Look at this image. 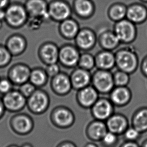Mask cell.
I'll return each instance as SVG.
<instances>
[{"instance_id":"cell-1","label":"cell","mask_w":147,"mask_h":147,"mask_svg":"<svg viewBox=\"0 0 147 147\" xmlns=\"http://www.w3.org/2000/svg\"><path fill=\"white\" fill-rule=\"evenodd\" d=\"M94 5V10L91 16L86 18L78 16L76 12H71L70 18L78 23L80 30L89 29L94 32L96 42L92 50L96 52L102 50L100 44L101 35L107 31L114 32L117 22L109 16L110 8L115 4L123 5L128 8L134 4H140L147 10V2L143 0H90Z\"/></svg>"},{"instance_id":"cell-2","label":"cell","mask_w":147,"mask_h":147,"mask_svg":"<svg viewBox=\"0 0 147 147\" xmlns=\"http://www.w3.org/2000/svg\"><path fill=\"white\" fill-rule=\"evenodd\" d=\"M28 15L23 4L19 2L11 3L5 9V22L12 29H19L26 24Z\"/></svg>"},{"instance_id":"cell-3","label":"cell","mask_w":147,"mask_h":147,"mask_svg":"<svg viewBox=\"0 0 147 147\" xmlns=\"http://www.w3.org/2000/svg\"><path fill=\"white\" fill-rule=\"evenodd\" d=\"M92 81L99 93H110L115 87L113 74L109 70L96 71L92 76Z\"/></svg>"},{"instance_id":"cell-4","label":"cell","mask_w":147,"mask_h":147,"mask_svg":"<svg viewBox=\"0 0 147 147\" xmlns=\"http://www.w3.org/2000/svg\"><path fill=\"white\" fill-rule=\"evenodd\" d=\"M6 111L11 113H18L27 105V99L19 90L13 89L2 97Z\"/></svg>"},{"instance_id":"cell-5","label":"cell","mask_w":147,"mask_h":147,"mask_svg":"<svg viewBox=\"0 0 147 147\" xmlns=\"http://www.w3.org/2000/svg\"><path fill=\"white\" fill-rule=\"evenodd\" d=\"M115 56V65L119 70L129 74L137 67V56L133 52L127 50H120Z\"/></svg>"},{"instance_id":"cell-6","label":"cell","mask_w":147,"mask_h":147,"mask_svg":"<svg viewBox=\"0 0 147 147\" xmlns=\"http://www.w3.org/2000/svg\"><path fill=\"white\" fill-rule=\"evenodd\" d=\"M10 127L14 133L24 135L30 133L33 129V121L30 116L25 113H17L11 118Z\"/></svg>"},{"instance_id":"cell-7","label":"cell","mask_w":147,"mask_h":147,"mask_svg":"<svg viewBox=\"0 0 147 147\" xmlns=\"http://www.w3.org/2000/svg\"><path fill=\"white\" fill-rule=\"evenodd\" d=\"M49 105V98L45 92L37 90L27 98V105L31 112L38 114L45 112Z\"/></svg>"},{"instance_id":"cell-8","label":"cell","mask_w":147,"mask_h":147,"mask_svg":"<svg viewBox=\"0 0 147 147\" xmlns=\"http://www.w3.org/2000/svg\"><path fill=\"white\" fill-rule=\"evenodd\" d=\"M114 32L121 42L125 43L130 42L136 37L135 25L133 22L125 18L117 22Z\"/></svg>"},{"instance_id":"cell-9","label":"cell","mask_w":147,"mask_h":147,"mask_svg":"<svg viewBox=\"0 0 147 147\" xmlns=\"http://www.w3.org/2000/svg\"><path fill=\"white\" fill-rule=\"evenodd\" d=\"M31 70L28 66L22 63H17L8 70L7 78L14 85H21L29 81Z\"/></svg>"},{"instance_id":"cell-10","label":"cell","mask_w":147,"mask_h":147,"mask_svg":"<svg viewBox=\"0 0 147 147\" xmlns=\"http://www.w3.org/2000/svg\"><path fill=\"white\" fill-rule=\"evenodd\" d=\"M110 99L99 98L91 108L92 113L96 120L105 121L114 113V106Z\"/></svg>"},{"instance_id":"cell-11","label":"cell","mask_w":147,"mask_h":147,"mask_svg":"<svg viewBox=\"0 0 147 147\" xmlns=\"http://www.w3.org/2000/svg\"><path fill=\"white\" fill-rule=\"evenodd\" d=\"M52 121L54 125L61 129L68 128L73 125L75 117L70 110L65 107L57 108L52 112Z\"/></svg>"},{"instance_id":"cell-12","label":"cell","mask_w":147,"mask_h":147,"mask_svg":"<svg viewBox=\"0 0 147 147\" xmlns=\"http://www.w3.org/2000/svg\"><path fill=\"white\" fill-rule=\"evenodd\" d=\"M28 16L39 17L48 20L51 19L48 5L44 0H28L24 5Z\"/></svg>"},{"instance_id":"cell-13","label":"cell","mask_w":147,"mask_h":147,"mask_svg":"<svg viewBox=\"0 0 147 147\" xmlns=\"http://www.w3.org/2000/svg\"><path fill=\"white\" fill-rule=\"evenodd\" d=\"M109 94V99L114 105L118 107L128 105L133 96L131 89L128 86H115Z\"/></svg>"},{"instance_id":"cell-14","label":"cell","mask_w":147,"mask_h":147,"mask_svg":"<svg viewBox=\"0 0 147 147\" xmlns=\"http://www.w3.org/2000/svg\"><path fill=\"white\" fill-rule=\"evenodd\" d=\"M108 131L117 135H123L129 127V121L125 115L121 113H113L106 120Z\"/></svg>"},{"instance_id":"cell-15","label":"cell","mask_w":147,"mask_h":147,"mask_svg":"<svg viewBox=\"0 0 147 147\" xmlns=\"http://www.w3.org/2000/svg\"><path fill=\"white\" fill-rule=\"evenodd\" d=\"M48 12L52 19L60 22L68 19L71 14L69 6L60 0L51 2L48 5Z\"/></svg>"},{"instance_id":"cell-16","label":"cell","mask_w":147,"mask_h":147,"mask_svg":"<svg viewBox=\"0 0 147 147\" xmlns=\"http://www.w3.org/2000/svg\"><path fill=\"white\" fill-rule=\"evenodd\" d=\"M78 48L71 45H66L61 48L59 54L60 63L68 67L77 66L80 56Z\"/></svg>"},{"instance_id":"cell-17","label":"cell","mask_w":147,"mask_h":147,"mask_svg":"<svg viewBox=\"0 0 147 147\" xmlns=\"http://www.w3.org/2000/svg\"><path fill=\"white\" fill-rule=\"evenodd\" d=\"M51 86L54 92L58 95H65L72 89L70 76L63 73L52 78Z\"/></svg>"},{"instance_id":"cell-18","label":"cell","mask_w":147,"mask_h":147,"mask_svg":"<svg viewBox=\"0 0 147 147\" xmlns=\"http://www.w3.org/2000/svg\"><path fill=\"white\" fill-rule=\"evenodd\" d=\"M78 91L77 99L78 103L82 108H92L99 99V93L94 86H88Z\"/></svg>"},{"instance_id":"cell-19","label":"cell","mask_w":147,"mask_h":147,"mask_svg":"<svg viewBox=\"0 0 147 147\" xmlns=\"http://www.w3.org/2000/svg\"><path fill=\"white\" fill-rule=\"evenodd\" d=\"M5 46L13 56L22 54L27 48V42L24 36L20 34L10 35L6 40Z\"/></svg>"},{"instance_id":"cell-20","label":"cell","mask_w":147,"mask_h":147,"mask_svg":"<svg viewBox=\"0 0 147 147\" xmlns=\"http://www.w3.org/2000/svg\"><path fill=\"white\" fill-rule=\"evenodd\" d=\"M72 88L80 90L86 87L92 81V76L90 72L82 68L76 69L70 76Z\"/></svg>"},{"instance_id":"cell-21","label":"cell","mask_w":147,"mask_h":147,"mask_svg":"<svg viewBox=\"0 0 147 147\" xmlns=\"http://www.w3.org/2000/svg\"><path fill=\"white\" fill-rule=\"evenodd\" d=\"M107 131L106 123L103 121L96 119L88 125L86 134L92 141H101Z\"/></svg>"},{"instance_id":"cell-22","label":"cell","mask_w":147,"mask_h":147,"mask_svg":"<svg viewBox=\"0 0 147 147\" xmlns=\"http://www.w3.org/2000/svg\"><path fill=\"white\" fill-rule=\"evenodd\" d=\"M76 46L82 50L91 49L96 42V37L94 32L87 29L79 31L76 37Z\"/></svg>"},{"instance_id":"cell-23","label":"cell","mask_w":147,"mask_h":147,"mask_svg":"<svg viewBox=\"0 0 147 147\" xmlns=\"http://www.w3.org/2000/svg\"><path fill=\"white\" fill-rule=\"evenodd\" d=\"M59 48L55 44L47 43L40 48V57L47 65L55 64L59 60Z\"/></svg>"},{"instance_id":"cell-24","label":"cell","mask_w":147,"mask_h":147,"mask_svg":"<svg viewBox=\"0 0 147 147\" xmlns=\"http://www.w3.org/2000/svg\"><path fill=\"white\" fill-rule=\"evenodd\" d=\"M131 126L141 133L147 131V107L139 108L134 112L131 119Z\"/></svg>"},{"instance_id":"cell-25","label":"cell","mask_w":147,"mask_h":147,"mask_svg":"<svg viewBox=\"0 0 147 147\" xmlns=\"http://www.w3.org/2000/svg\"><path fill=\"white\" fill-rule=\"evenodd\" d=\"M96 67L98 69L111 70L115 65V56L110 50H103L95 58Z\"/></svg>"},{"instance_id":"cell-26","label":"cell","mask_w":147,"mask_h":147,"mask_svg":"<svg viewBox=\"0 0 147 147\" xmlns=\"http://www.w3.org/2000/svg\"><path fill=\"white\" fill-rule=\"evenodd\" d=\"M147 17V9L142 5L134 4L127 8L125 18L135 24L143 22Z\"/></svg>"},{"instance_id":"cell-27","label":"cell","mask_w":147,"mask_h":147,"mask_svg":"<svg viewBox=\"0 0 147 147\" xmlns=\"http://www.w3.org/2000/svg\"><path fill=\"white\" fill-rule=\"evenodd\" d=\"M60 31L64 37L69 39L76 38L80 31L78 23L71 18H68L61 22Z\"/></svg>"},{"instance_id":"cell-28","label":"cell","mask_w":147,"mask_h":147,"mask_svg":"<svg viewBox=\"0 0 147 147\" xmlns=\"http://www.w3.org/2000/svg\"><path fill=\"white\" fill-rule=\"evenodd\" d=\"M74 9L76 13L82 17H88L94 12V5L90 0H76Z\"/></svg>"},{"instance_id":"cell-29","label":"cell","mask_w":147,"mask_h":147,"mask_svg":"<svg viewBox=\"0 0 147 147\" xmlns=\"http://www.w3.org/2000/svg\"><path fill=\"white\" fill-rule=\"evenodd\" d=\"M121 41L115 32L107 31L101 35L100 44L104 50H111L117 46Z\"/></svg>"},{"instance_id":"cell-30","label":"cell","mask_w":147,"mask_h":147,"mask_svg":"<svg viewBox=\"0 0 147 147\" xmlns=\"http://www.w3.org/2000/svg\"><path fill=\"white\" fill-rule=\"evenodd\" d=\"M48 80V76L43 70L35 69L31 72L29 82L36 87H41L44 86Z\"/></svg>"},{"instance_id":"cell-31","label":"cell","mask_w":147,"mask_h":147,"mask_svg":"<svg viewBox=\"0 0 147 147\" xmlns=\"http://www.w3.org/2000/svg\"><path fill=\"white\" fill-rule=\"evenodd\" d=\"M127 11V8L125 5L115 4L110 8L109 16L112 20L117 22L126 18Z\"/></svg>"},{"instance_id":"cell-32","label":"cell","mask_w":147,"mask_h":147,"mask_svg":"<svg viewBox=\"0 0 147 147\" xmlns=\"http://www.w3.org/2000/svg\"><path fill=\"white\" fill-rule=\"evenodd\" d=\"M78 64L80 68L85 70H92L96 65L95 58L91 54L84 52L80 56Z\"/></svg>"},{"instance_id":"cell-33","label":"cell","mask_w":147,"mask_h":147,"mask_svg":"<svg viewBox=\"0 0 147 147\" xmlns=\"http://www.w3.org/2000/svg\"><path fill=\"white\" fill-rule=\"evenodd\" d=\"M13 56L5 45L0 44V69L7 67L12 61Z\"/></svg>"},{"instance_id":"cell-34","label":"cell","mask_w":147,"mask_h":147,"mask_svg":"<svg viewBox=\"0 0 147 147\" xmlns=\"http://www.w3.org/2000/svg\"><path fill=\"white\" fill-rule=\"evenodd\" d=\"M113 80L115 86H127L129 83V74L118 70L113 74Z\"/></svg>"},{"instance_id":"cell-35","label":"cell","mask_w":147,"mask_h":147,"mask_svg":"<svg viewBox=\"0 0 147 147\" xmlns=\"http://www.w3.org/2000/svg\"><path fill=\"white\" fill-rule=\"evenodd\" d=\"M103 145L107 147H113L119 141V135L108 131L101 140Z\"/></svg>"},{"instance_id":"cell-36","label":"cell","mask_w":147,"mask_h":147,"mask_svg":"<svg viewBox=\"0 0 147 147\" xmlns=\"http://www.w3.org/2000/svg\"><path fill=\"white\" fill-rule=\"evenodd\" d=\"M141 135L142 133L137 129L131 126L125 130L123 135L125 141L137 142L141 137Z\"/></svg>"},{"instance_id":"cell-37","label":"cell","mask_w":147,"mask_h":147,"mask_svg":"<svg viewBox=\"0 0 147 147\" xmlns=\"http://www.w3.org/2000/svg\"><path fill=\"white\" fill-rule=\"evenodd\" d=\"M36 87L31 82H27L19 86V90L27 99L34 93L36 90Z\"/></svg>"},{"instance_id":"cell-38","label":"cell","mask_w":147,"mask_h":147,"mask_svg":"<svg viewBox=\"0 0 147 147\" xmlns=\"http://www.w3.org/2000/svg\"><path fill=\"white\" fill-rule=\"evenodd\" d=\"M13 84L8 78H0V94L4 95L13 89Z\"/></svg>"},{"instance_id":"cell-39","label":"cell","mask_w":147,"mask_h":147,"mask_svg":"<svg viewBox=\"0 0 147 147\" xmlns=\"http://www.w3.org/2000/svg\"><path fill=\"white\" fill-rule=\"evenodd\" d=\"M44 71L46 73L48 77L52 78L60 73V68L59 65L57 63L50 64L47 65V67L45 69Z\"/></svg>"},{"instance_id":"cell-40","label":"cell","mask_w":147,"mask_h":147,"mask_svg":"<svg viewBox=\"0 0 147 147\" xmlns=\"http://www.w3.org/2000/svg\"><path fill=\"white\" fill-rule=\"evenodd\" d=\"M119 147H140L137 142L125 141Z\"/></svg>"},{"instance_id":"cell-41","label":"cell","mask_w":147,"mask_h":147,"mask_svg":"<svg viewBox=\"0 0 147 147\" xmlns=\"http://www.w3.org/2000/svg\"><path fill=\"white\" fill-rule=\"evenodd\" d=\"M45 2L47 3L48 5H49L51 2L55 1H57V0H44ZM60 1H62L66 3L69 6L70 8L71 9V10H74V4L76 0H60Z\"/></svg>"},{"instance_id":"cell-42","label":"cell","mask_w":147,"mask_h":147,"mask_svg":"<svg viewBox=\"0 0 147 147\" xmlns=\"http://www.w3.org/2000/svg\"><path fill=\"white\" fill-rule=\"evenodd\" d=\"M6 111V110L3 103L2 98L0 97V120L3 117Z\"/></svg>"},{"instance_id":"cell-43","label":"cell","mask_w":147,"mask_h":147,"mask_svg":"<svg viewBox=\"0 0 147 147\" xmlns=\"http://www.w3.org/2000/svg\"><path fill=\"white\" fill-rule=\"evenodd\" d=\"M10 3V0H0V9L5 10Z\"/></svg>"},{"instance_id":"cell-44","label":"cell","mask_w":147,"mask_h":147,"mask_svg":"<svg viewBox=\"0 0 147 147\" xmlns=\"http://www.w3.org/2000/svg\"><path fill=\"white\" fill-rule=\"evenodd\" d=\"M58 147H77L76 146L71 142L65 141L60 144Z\"/></svg>"},{"instance_id":"cell-45","label":"cell","mask_w":147,"mask_h":147,"mask_svg":"<svg viewBox=\"0 0 147 147\" xmlns=\"http://www.w3.org/2000/svg\"><path fill=\"white\" fill-rule=\"evenodd\" d=\"M142 70L143 71L144 73L145 74L147 77V56L146 58L144 60L142 64Z\"/></svg>"},{"instance_id":"cell-46","label":"cell","mask_w":147,"mask_h":147,"mask_svg":"<svg viewBox=\"0 0 147 147\" xmlns=\"http://www.w3.org/2000/svg\"><path fill=\"white\" fill-rule=\"evenodd\" d=\"M5 18V10L0 9V21H3Z\"/></svg>"},{"instance_id":"cell-47","label":"cell","mask_w":147,"mask_h":147,"mask_svg":"<svg viewBox=\"0 0 147 147\" xmlns=\"http://www.w3.org/2000/svg\"><path fill=\"white\" fill-rule=\"evenodd\" d=\"M84 147H98V146L93 143H88L87 144H86Z\"/></svg>"},{"instance_id":"cell-48","label":"cell","mask_w":147,"mask_h":147,"mask_svg":"<svg viewBox=\"0 0 147 147\" xmlns=\"http://www.w3.org/2000/svg\"><path fill=\"white\" fill-rule=\"evenodd\" d=\"M140 147H147V139H146L140 145Z\"/></svg>"},{"instance_id":"cell-49","label":"cell","mask_w":147,"mask_h":147,"mask_svg":"<svg viewBox=\"0 0 147 147\" xmlns=\"http://www.w3.org/2000/svg\"><path fill=\"white\" fill-rule=\"evenodd\" d=\"M20 147H33V146L31 145V144H30L29 143H25L24 144H23Z\"/></svg>"},{"instance_id":"cell-50","label":"cell","mask_w":147,"mask_h":147,"mask_svg":"<svg viewBox=\"0 0 147 147\" xmlns=\"http://www.w3.org/2000/svg\"><path fill=\"white\" fill-rule=\"evenodd\" d=\"M7 147H20L16 145H14V144H12V145H10L8 146Z\"/></svg>"},{"instance_id":"cell-51","label":"cell","mask_w":147,"mask_h":147,"mask_svg":"<svg viewBox=\"0 0 147 147\" xmlns=\"http://www.w3.org/2000/svg\"><path fill=\"white\" fill-rule=\"evenodd\" d=\"M2 26H3V21H0V30H1V28H2Z\"/></svg>"},{"instance_id":"cell-52","label":"cell","mask_w":147,"mask_h":147,"mask_svg":"<svg viewBox=\"0 0 147 147\" xmlns=\"http://www.w3.org/2000/svg\"><path fill=\"white\" fill-rule=\"evenodd\" d=\"M144 1H145V2H147V0H143Z\"/></svg>"},{"instance_id":"cell-53","label":"cell","mask_w":147,"mask_h":147,"mask_svg":"<svg viewBox=\"0 0 147 147\" xmlns=\"http://www.w3.org/2000/svg\"></svg>"}]
</instances>
